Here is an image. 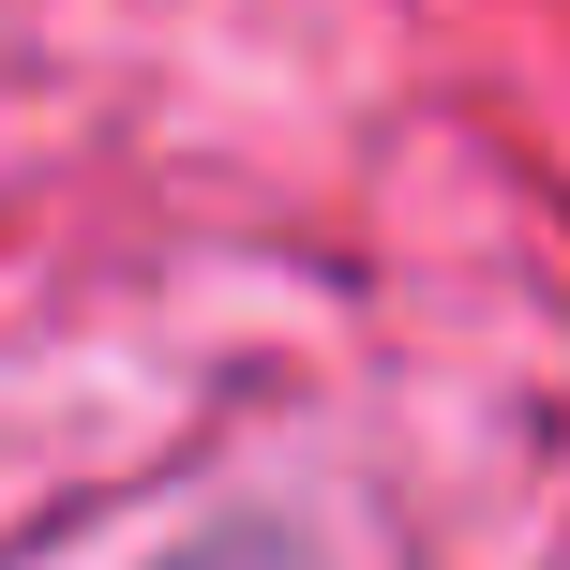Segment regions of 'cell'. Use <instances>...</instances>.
<instances>
[{
  "label": "cell",
  "instance_id": "cell-1",
  "mask_svg": "<svg viewBox=\"0 0 570 570\" xmlns=\"http://www.w3.org/2000/svg\"><path fill=\"white\" fill-rule=\"evenodd\" d=\"M166 570H285V541H256V525H210V541H180Z\"/></svg>",
  "mask_w": 570,
  "mask_h": 570
}]
</instances>
